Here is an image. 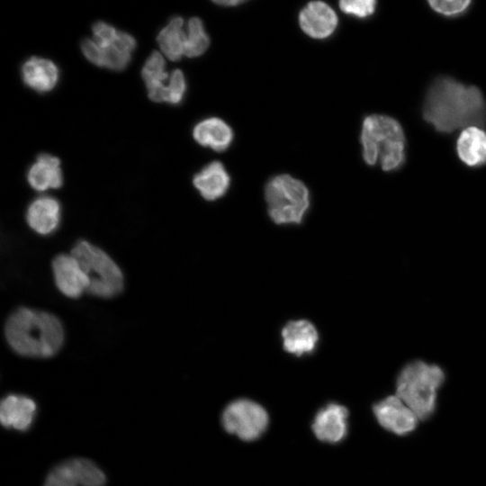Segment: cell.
<instances>
[{
    "mask_svg": "<svg viewBox=\"0 0 486 486\" xmlns=\"http://www.w3.org/2000/svg\"><path fill=\"white\" fill-rule=\"evenodd\" d=\"M423 116L436 130L452 132L483 122L486 104L476 86H465L450 77H440L428 91Z\"/></svg>",
    "mask_w": 486,
    "mask_h": 486,
    "instance_id": "1",
    "label": "cell"
},
{
    "mask_svg": "<svg viewBox=\"0 0 486 486\" xmlns=\"http://www.w3.org/2000/svg\"><path fill=\"white\" fill-rule=\"evenodd\" d=\"M4 334L13 350L27 357H51L64 342V329L55 315L24 307L10 315Z\"/></svg>",
    "mask_w": 486,
    "mask_h": 486,
    "instance_id": "2",
    "label": "cell"
},
{
    "mask_svg": "<svg viewBox=\"0 0 486 486\" xmlns=\"http://www.w3.org/2000/svg\"><path fill=\"white\" fill-rule=\"evenodd\" d=\"M361 143L364 160L369 166L380 160L384 171H392L404 160V132L400 124L392 117L367 116L363 122Z\"/></svg>",
    "mask_w": 486,
    "mask_h": 486,
    "instance_id": "3",
    "label": "cell"
},
{
    "mask_svg": "<svg viewBox=\"0 0 486 486\" xmlns=\"http://www.w3.org/2000/svg\"><path fill=\"white\" fill-rule=\"evenodd\" d=\"M444 381L445 374L438 365L417 360L405 365L399 374L396 395L418 419H425L435 410L436 392Z\"/></svg>",
    "mask_w": 486,
    "mask_h": 486,
    "instance_id": "4",
    "label": "cell"
},
{
    "mask_svg": "<svg viewBox=\"0 0 486 486\" xmlns=\"http://www.w3.org/2000/svg\"><path fill=\"white\" fill-rule=\"evenodd\" d=\"M267 211L276 224H299L310 206V194L302 182L288 175L273 177L266 186Z\"/></svg>",
    "mask_w": 486,
    "mask_h": 486,
    "instance_id": "5",
    "label": "cell"
},
{
    "mask_svg": "<svg viewBox=\"0 0 486 486\" xmlns=\"http://www.w3.org/2000/svg\"><path fill=\"white\" fill-rule=\"evenodd\" d=\"M71 255L78 261L89 279V293L101 298H111L122 291V273L104 250L81 240L72 248Z\"/></svg>",
    "mask_w": 486,
    "mask_h": 486,
    "instance_id": "6",
    "label": "cell"
},
{
    "mask_svg": "<svg viewBox=\"0 0 486 486\" xmlns=\"http://www.w3.org/2000/svg\"><path fill=\"white\" fill-rule=\"evenodd\" d=\"M225 430L245 441L258 438L266 429L268 415L258 403L247 399L230 402L221 417Z\"/></svg>",
    "mask_w": 486,
    "mask_h": 486,
    "instance_id": "7",
    "label": "cell"
},
{
    "mask_svg": "<svg viewBox=\"0 0 486 486\" xmlns=\"http://www.w3.org/2000/svg\"><path fill=\"white\" fill-rule=\"evenodd\" d=\"M136 44L130 34L120 31L117 40L106 48L99 47L93 39H85L81 50L94 65L120 71L129 65Z\"/></svg>",
    "mask_w": 486,
    "mask_h": 486,
    "instance_id": "8",
    "label": "cell"
},
{
    "mask_svg": "<svg viewBox=\"0 0 486 486\" xmlns=\"http://www.w3.org/2000/svg\"><path fill=\"white\" fill-rule=\"evenodd\" d=\"M373 410L383 428L399 436L412 432L418 422L414 411L396 394L376 402Z\"/></svg>",
    "mask_w": 486,
    "mask_h": 486,
    "instance_id": "9",
    "label": "cell"
},
{
    "mask_svg": "<svg viewBox=\"0 0 486 486\" xmlns=\"http://www.w3.org/2000/svg\"><path fill=\"white\" fill-rule=\"evenodd\" d=\"M54 281L67 297L78 298L88 290L89 279L78 261L70 254H60L52 261Z\"/></svg>",
    "mask_w": 486,
    "mask_h": 486,
    "instance_id": "10",
    "label": "cell"
},
{
    "mask_svg": "<svg viewBox=\"0 0 486 486\" xmlns=\"http://www.w3.org/2000/svg\"><path fill=\"white\" fill-rule=\"evenodd\" d=\"M348 410L338 403H328L315 415L311 428L316 437L326 443H338L347 432Z\"/></svg>",
    "mask_w": 486,
    "mask_h": 486,
    "instance_id": "11",
    "label": "cell"
},
{
    "mask_svg": "<svg viewBox=\"0 0 486 486\" xmlns=\"http://www.w3.org/2000/svg\"><path fill=\"white\" fill-rule=\"evenodd\" d=\"M37 414V404L30 397L12 393L3 398L0 420L7 429L25 432L30 429Z\"/></svg>",
    "mask_w": 486,
    "mask_h": 486,
    "instance_id": "12",
    "label": "cell"
},
{
    "mask_svg": "<svg viewBox=\"0 0 486 486\" xmlns=\"http://www.w3.org/2000/svg\"><path fill=\"white\" fill-rule=\"evenodd\" d=\"M338 22L334 10L320 1L309 3L299 14L302 30L315 39H325L330 36L336 30Z\"/></svg>",
    "mask_w": 486,
    "mask_h": 486,
    "instance_id": "13",
    "label": "cell"
},
{
    "mask_svg": "<svg viewBox=\"0 0 486 486\" xmlns=\"http://www.w3.org/2000/svg\"><path fill=\"white\" fill-rule=\"evenodd\" d=\"M282 338L284 350L296 356L312 353L319 340L316 328L305 320L289 321L282 329Z\"/></svg>",
    "mask_w": 486,
    "mask_h": 486,
    "instance_id": "14",
    "label": "cell"
},
{
    "mask_svg": "<svg viewBox=\"0 0 486 486\" xmlns=\"http://www.w3.org/2000/svg\"><path fill=\"white\" fill-rule=\"evenodd\" d=\"M26 220L37 233L48 235L53 232L60 221V205L51 196H40L28 207Z\"/></svg>",
    "mask_w": 486,
    "mask_h": 486,
    "instance_id": "15",
    "label": "cell"
},
{
    "mask_svg": "<svg viewBox=\"0 0 486 486\" xmlns=\"http://www.w3.org/2000/svg\"><path fill=\"white\" fill-rule=\"evenodd\" d=\"M58 69L50 59L32 57L22 67L24 84L32 89L46 93L52 90L58 81Z\"/></svg>",
    "mask_w": 486,
    "mask_h": 486,
    "instance_id": "16",
    "label": "cell"
},
{
    "mask_svg": "<svg viewBox=\"0 0 486 486\" xmlns=\"http://www.w3.org/2000/svg\"><path fill=\"white\" fill-rule=\"evenodd\" d=\"M193 182L205 200L214 201L226 194L230 178L224 166L220 162L213 161L197 173Z\"/></svg>",
    "mask_w": 486,
    "mask_h": 486,
    "instance_id": "17",
    "label": "cell"
},
{
    "mask_svg": "<svg viewBox=\"0 0 486 486\" xmlns=\"http://www.w3.org/2000/svg\"><path fill=\"white\" fill-rule=\"evenodd\" d=\"M164 55L154 50L146 59L141 70L148 95L153 102L166 101V89L170 75L166 71Z\"/></svg>",
    "mask_w": 486,
    "mask_h": 486,
    "instance_id": "18",
    "label": "cell"
},
{
    "mask_svg": "<svg viewBox=\"0 0 486 486\" xmlns=\"http://www.w3.org/2000/svg\"><path fill=\"white\" fill-rule=\"evenodd\" d=\"M27 179L30 185L40 192L62 185L63 177L60 161L49 154H41L30 167Z\"/></svg>",
    "mask_w": 486,
    "mask_h": 486,
    "instance_id": "19",
    "label": "cell"
},
{
    "mask_svg": "<svg viewBox=\"0 0 486 486\" xmlns=\"http://www.w3.org/2000/svg\"><path fill=\"white\" fill-rule=\"evenodd\" d=\"M460 159L470 166L486 162V132L475 125L465 128L456 143Z\"/></svg>",
    "mask_w": 486,
    "mask_h": 486,
    "instance_id": "20",
    "label": "cell"
},
{
    "mask_svg": "<svg viewBox=\"0 0 486 486\" xmlns=\"http://www.w3.org/2000/svg\"><path fill=\"white\" fill-rule=\"evenodd\" d=\"M194 138L202 146L210 147L215 151H223L230 145L233 132L225 122L213 117L195 125Z\"/></svg>",
    "mask_w": 486,
    "mask_h": 486,
    "instance_id": "21",
    "label": "cell"
},
{
    "mask_svg": "<svg viewBox=\"0 0 486 486\" xmlns=\"http://www.w3.org/2000/svg\"><path fill=\"white\" fill-rule=\"evenodd\" d=\"M157 40L166 58L172 61L179 60L184 55L186 41L183 18L179 16L172 18L159 32Z\"/></svg>",
    "mask_w": 486,
    "mask_h": 486,
    "instance_id": "22",
    "label": "cell"
},
{
    "mask_svg": "<svg viewBox=\"0 0 486 486\" xmlns=\"http://www.w3.org/2000/svg\"><path fill=\"white\" fill-rule=\"evenodd\" d=\"M65 463L83 486H104L106 483L104 472L92 461L77 457Z\"/></svg>",
    "mask_w": 486,
    "mask_h": 486,
    "instance_id": "23",
    "label": "cell"
},
{
    "mask_svg": "<svg viewBox=\"0 0 486 486\" xmlns=\"http://www.w3.org/2000/svg\"><path fill=\"white\" fill-rule=\"evenodd\" d=\"M210 44L203 23L197 17L191 18L186 26V41L184 48V56L195 58L203 54Z\"/></svg>",
    "mask_w": 486,
    "mask_h": 486,
    "instance_id": "24",
    "label": "cell"
},
{
    "mask_svg": "<svg viewBox=\"0 0 486 486\" xmlns=\"http://www.w3.org/2000/svg\"><path fill=\"white\" fill-rule=\"evenodd\" d=\"M186 91V81L184 73L180 69L171 72L168 84L166 89V101L171 104H179Z\"/></svg>",
    "mask_w": 486,
    "mask_h": 486,
    "instance_id": "25",
    "label": "cell"
},
{
    "mask_svg": "<svg viewBox=\"0 0 486 486\" xmlns=\"http://www.w3.org/2000/svg\"><path fill=\"white\" fill-rule=\"evenodd\" d=\"M44 486H83L65 461L55 466L46 477Z\"/></svg>",
    "mask_w": 486,
    "mask_h": 486,
    "instance_id": "26",
    "label": "cell"
},
{
    "mask_svg": "<svg viewBox=\"0 0 486 486\" xmlns=\"http://www.w3.org/2000/svg\"><path fill=\"white\" fill-rule=\"evenodd\" d=\"M376 2L374 0H343L339 2L340 9L347 14L364 18L374 14Z\"/></svg>",
    "mask_w": 486,
    "mask_h": 486,
    "instance_id": "27",
    "label": "cell"
},
{
    "mask_svg": "<svg viewBox=\"0 0 486 486\" xmlns=\"http://www.w3.org/2000/svg\"><path fill=\"white\" fill-rule=\"evenodd\" d=\"M119 33L120 31L104 22H98L93 26V40L101 48L113 44L117 40Z\"/></svg>",
    "mask_w": 486,
    "mask_h": 486,
    "instance_id": "28",
    "label": "cell"
},
{
    "mask_svg": "<svg viewBox=\"0 0 486 486\" xmlns=\"http://www.w3.org/2000/svg\"><path fill=\"white\" fill-rule=\"evenodd\" d=\"M469 0H430L428 4L436 12L445 15L463 13L470 4Z\"/></svg>",
    "mask_w": 486,
    "mask_h": 486,
    "instance_id": "29",
    "label": "cell"
},
{
    "mask_svg": "<svg viewBox=\"0 0 486 486\" xmlns=\"http://www.w3.org/2000/svg\"><path fill=\"white\" fill-rule=\"evenodd\" d=\"M215 4H220V5H225V6H234V5H238V4H243L244 1H239V0H224V1H214Z\"/></svg>",
    "mask_w": 486,
    "mask_h": 486,
    "instance_id": "30",
    "label": "cell"
}]
</instances>
